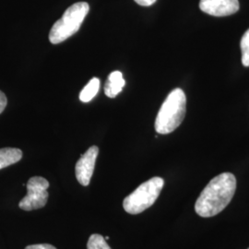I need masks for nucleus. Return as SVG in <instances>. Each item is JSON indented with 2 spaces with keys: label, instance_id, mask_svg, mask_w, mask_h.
Masks as SVG:
<instances>
[{
  "label": "nucleus",
  "instance_id": "nucleus-11",
  "mask_svg": "<svg viewBox=\"0 0 249 249\" xmlns=\"http://www.w3.org/2000/svg\"><path fill=\"white\" fill-rule=\"evenodd\" d=\"M87 249H112L107 244L106 238L98 234L93 233L89 236V240L87 243Z\"/></svg>",
  "mask_w": 249,
  "mask_h": 249
},
{
  "label": "nucleus",
  "instance_id": "nucleus-10",
  "mask_svg": "<svg viewBox=\"0 0 249 249\" xmlns=\"http://www.w3.org/2000/svg\"><path fill=\"white\" fill-rule=\"evenodd\" d=\"M101 82L98 78H92L89 83L80 91V100L82 103H89L98 93Z\"/></svg>",
  "mask_w": 249,
  "mask_h": 249
},
{
  "label": "nucleus",
  "instance_id": "nucleus-2",
  "mask_svg": "<svg viewBox=\"0 0 249 249\" xmlns=\"http://www.w3.org/2000/svg\"><path fill=\"white\" fill-rule=\"evenodd\" d=\"M187 111V97L183 89H173L156 116L155 130L161 135L172 133L183 122Z\"/></svg>",
  "mask_w": 249,
  "mask_h": 249
},
{
  "label": "nucleus",
  "instance_id": "nucleus-9",
  "mask_svg": "<svg viewBox=\"0 0 249 249\" xmlns=\"http://www.w3.org/2000/svg\"><path fill=\"white\" fill-rule=\"evenodd\" d=\"M22 158V151L17 148L0 149V170L18 162Z\"/></svg>",
  "mask_w": 249,
  "mask_h": 249
},
{
  "label": "nucleus",
  "instance_id": "nucleus-16",
  "mask_svg": "<svg viewBox=\"0 0 249 249\" xmlns=\"http://www.w3.org/2000/svg\"></svg>",
  "mask_w": 249,
  "mask_h": 249
},
{
  "label": "nucleus",
  "instance_id": "nucleus-7",
  "mask_svg": "<svg viewBox=\"0 0 249 249\" xmlns=\"http://www.w3.org/2000/svg\"><path fill=\"white\" fill-rule=\"evenodd\" d=\"M199 9L214 17H225L236 13L239 9L238 0H200Z\"/></svg>",
  "mask_w": 249,
  "mask_h": 249
},
{
  "label": "nucleus",
  "instance_id": "nucleus-3",
  "mask_svg": "<svg viewBox=\"0 0 249 249\" xmlns=\"http://www.w3.org/2000/svg\"><path fill=\"white\" fill-rule=\"evenodd\" d=\"M89 10V4L86 2H77L71 6L52 27L49 34L50 42L58 45L74 36L80 30Z\"/></svg>",
  "mask_w": 249,
  "mask_h": 249
},
{
  "label": "nucleus",
  "instance_id": "nucleus-13",
  "mask_svg": "<svg viewBox=\"0 0 249 249\" xmlns=\"http://www.w3.org/2000/svg\"><path fill=\"white\" fill-rule=\"evenodd\" d=\"M25 249H57L52 245L49 244H37V245H31L25 248Z\"/></svg>",
  "mask_w": 249,
  "mask_h": 249
},
{
  "label": "nucleus",
  "instance_id": "nucleus-5",
  "mask_svg": "<svg viewBox=\"0 0 249 249\" xmlns=\"http://www.w3.org/2000/svg\"><path fill=\"white\" fill-rule=\"evenodd\" d=\"M49 186V182L42 177L30 178L26 186L28 193L19 201V209L26 212H31L44 208L47 203L49 196L47 192Z\"/></svg>",
  "mask_w": 249,
  "mask_h": 249
},
{
  "label": "nucleus",
  "instance_id": "nucleus-4",
  "mask_svg": "<svg viewBox=\"0 0 249 249\" xmlns=\"http://www.w3.org/2000/svg\"><path fill=\"white\" fill-rule=\"evenodd\" d=\"M163 185L164 180L158 177L142 183L124 198L123 208L125 213L135 215L142 213L149 209L158 198Z\"/></svg>",
  "mask_w": 249,
  "mask_h": 249
},
{
  "label": "nucleus",
  "instance_id": "nucleus-14",
  "mask_svg": "<svg viewBox=\"0 0 249 249\" xmlns=\"http://www.w3.org/2000/svg\"><path fill=\"white\" fill-rule=\"evenodd\" d=\"M7 104H8V100H7L5 93L0 90V114L5 110V108L7 107Z\"/></svg>",
  "mask_w": 249,
  "mask_h": 249
},
{
  "label": "nucleus",
  "instance_id": "nucleus-6",
  "mask_svg": "<svg viewBox=\"0 0 249 249\" xmlns=\"http://www.w3.org/2000/svg\"><path fill=\"white\" fill-rule=\"evenodd\" d=\"M99 148L97 146L89 147L87 151L81 156L76 163V178L83 187L89 186L91 177L93 175L95 161L98 156Z\"/></svg>",
  "mask_w": 249,
  "mask_h": 249
},
{
  "label": "nucleus",
  "instance_id": "nucleus-12",
  "mask_svg": "<svg viewBox=\"0 0 249 249\" xmlns=\"http://www.w3.org/2000/svg\"><path fill=\"white\" fill-rule=\"evenodd\" d=\"M242 64L244 67H249V29L244 34L241 39Z\"/></svg>",
  "mask_w": 249,
  "mask_h": 249
},
{
  "label": "nucleus",
  "instance_id": "nucleus-15",
  "mask_svg": "<svg viewBox=\"0 0 249 249\" xmlns=\"http://www.w3.org/2000/svg\"><path fill=\"white\" fill-rule=\"evenodd\" d=\"M134 1L143 7H150L156 2V0H134Z\"/></svg>",
  "mask_w": 249,
  "mask_h": 249
},
{
  "label": "nucleus",
  "instance_id": "nucleus-8",
  "mask_svg": "<svg viewBox=\"0 0 249 249\" xmlns=\"http://www.w3.org/2000/svg\"><path fill=\"white\" fill-rule=\"evenodd\" d=\"M125 81L123 78V74L121 71H113L108 76L106 86L105 93L109 98L116 97L124 88Z\"/></svg>",
  "mask_w": 249,
  "mask_h": 249
},
{
  "label": "nucleus",
  "instance_id": "nucleus-1",
  "mask_svg": "<svg viewBox=\"0 0 249 249\" xmlns=\"http://www.w3.org/2000/svg\"><path fill=\"white\" fill-rule=\"evenodd\" d=\"M236 189V178L231 173H223L210 181L196 199L195 211L203 218L222 213L231 202Z\"/></svg>",
  "mask_w": 249,
  "mask_h": 249
}]
</instances>
